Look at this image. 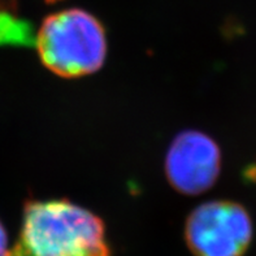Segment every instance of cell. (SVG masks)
Masks as SVG:
<instances>
[{
  "label": "cell",
  "instance_id": "obj_1",
  "mask_svg": "<svg viewBox=\"0 0 256 256\" xmlns=\"http://www.w3.org/2000/svg\"><path fill=\"white\" fill-rule=\"evenodd\" d=\"M6 256H110L103 221L69 200H30Z\"/></svg>",
  "mask_w": 256,
  "mask_h": 256
},
{
  "label": "cell",
  "instance_id": "obj_3",
  "mask_svg": "<svg viewBox=\"0 0 256 256\" xmlns=\"http://www.w3.org/2000/svg\"><path fill=\"white\" fill-rule=\"evenodd\" d=\"M185 238L195 256H242L250 246L252 222L234 202H208L190 214Z\"/></svg>",
  "mask_w": 256,
  "mask_h": 256
},
{
  "label": "cell",
  "instance_id": "obj_4",
  "mask_svg": "<svg viewBox=\"0 0 256 256\" xmlns=\"http://www.w3.org/2000/svg\"><path fill=\"white\" fill-rule=\"evenodd\" d=\"M220 148L200 132H184L176 136L166 158V178L181 194L207 192L220 173Z\"/></svg>",
  "mask_w": 256,
  "mask_h": 256
},
{
  "label": "cell",
  "instance_id": "obj_6",
  "mask_svg": "<svg viewBox=\"0 0 256 256\" xmlns=\"http://www.w3.org/2000/svg\"><path fill=\"white\" fill-rule=\"evenodd\" d=\"M8 252H10V250H8V238H6V233L3 224L0 222V256H6Z\"/></svg>",
  "mask_w": 256,
  "mask_h": 256
},
{
  "label": "cell",
  "instance_id": "obj_5",
  "mask_svg": "<svg viewBox=\"0 0 256 256\" xmlns=\"http://www.w3.org/2000/svg\"><path fill=\"white\" fill-rule=\"evenodd\" d=\"M32 43V26L17 18L16 13L0 10V46H30Z\"/></svg>",
  "mask_w": 256,
  "mask_h": 256
},
{
  "label": "cell",
  "instance_id": "obj_7",
  "mask_svg": "<svg viewBox=\"0 0 256 256\" xmlns=\"http://www.w3.org/2000/svg\"><path fill=\"white\" fill-rule=\"evenodd\" d=\"M0 10L16 13L17 12V0H0Z\"/></svg>",
  "mask_w": 256,
  "mask_h": 256
},
{
  "label": "cell",
  "instance_id": "obj_8",
  "mask_svg": "<svg viewBox=\"0 0 256 256\" xmlns=\"http://www.w3.org/2000/svg\"><path fill=\"white\" fill-rule=\"evenodd\" d=\"M58 2H62V0H46V3H48V4L58 3Z\"/></svg>",
  "mask_w": 256,
  "mask_h": 256
},
{
  "label": "cell",
  "instance_id": "obj_2",
  "mask_svg": "<svg viewBox=\"0 0 256 256\" xmlns=\"http://www.w3.org/2000/svg\"><path fill=\"white\" fill-rule=\"evenodd\" d=\"M40 62L52 73L77 78L95 73L107 55V36L100 21L80 8L52 13L36 39Z\"/></svg>",
  "mask_w": 256,
  "mask_h": 256
}]
</instances>
